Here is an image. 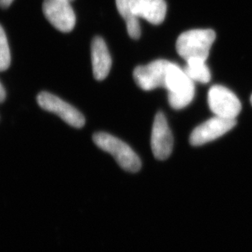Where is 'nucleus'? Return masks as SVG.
Masks as SVG:
<instances>
[{
	"instance_id": "a211bd4d",
	"label": "nucleus",
	"mask_w": 252,
	"mask_h": 252,
	"mask_svg": "<svg viewBox=\"0 0 252 252\" xmlns=\"http://www.w3.org/2000/svg\"><path fill=\"white\" fill-rule=\"evenodd\" d=\"M68 1H69V2H72V1H73V0H68Z\"/></svg>"
},
{
	"instance_id": "4468645a",
	"label": "nucleus",
	"mask_w": 252,
	"mask_h": 252,
	"mask_svg": "<svg viewBox=\"0 0 252 252\" xmlns=\"http://www.w3.org/2000/svg\"><path fill=\"white\" fill-rule=\"evenodd\" d=\"M11 64V53L4 30L0 25V72L8 69Z\"/></svg>"
},
{
	"instance_id": "423d86ee",
	"label": "nucleus",
	"mask_w": 252,
	"mask_h": 252,
	"mask_svg": "<svg viewBox=\"0 0 252 252\" xmlns=\"http://www.w3.org/2000/svg\"><path fill=\"white\" fill-rule=\"evenodd\" d=\"M171 62L156 60L146 65H140L134 69L133 77L136 84L145 91L166 87L167 72Z\"/></svg>"
},
{
	"instance_id": "ddd939ff",
	"label": "nucleus",
	"mask_w": 252,
	"mask_h": 252,
	"mask_svg": "<svg viewBox=\"0 0 252 252\" xmlns=\"http://www.w3.org/2000/svg\"><path fill=\"white\" fill-rule=\"evenodd\" d=\"M186 62L187 64L184 70L193 81L207 84L211 80V73L206 64V61L199 58H191Z\"/></svg>"
},
{
	"instance_id": "9b49d317",
	"label": "nucleus",
	"mask_w": 252,
	"mask_h": 252,
	"mask_svg": "<svg viewBox=\"0 0 252 252\" xmlns=\"http://www.w3.org/2000/svg\"><path fill=\"white\" fill-rule=\"evenodd\" d=\"M92 63L94 78L99 81L105 79L110 73L112 60L106 43L99 36L92 42Z\"/></svg>"
},
{
	"instance_id": "dca6fc26",
	"label": "nucleus",
	"mask_w": 252,
	"mask_h": 252,
	"mask_svg": "<svg viewBox=\"0 0 252 252\" xmlns=\"http://www.w3.org/2000/svg\"><path fill=\"white\" fill-rule=\"evenodd\" d=\"M5 98H6V92L3 86L0 83V103H2L5 100Z\"/></svg>"
},
{
	"instance_id": "6e6552de",
	"label": "nucleus",
	"mask_w": 252,
	"mask_h": 252,
	"mask_svg": "<svg viewBox=\"0 0 252 252\" xmlns=\"http://www.w3.org/2000/svg\"><path fill=\"white\" fill-rule=\"evenodd\" d=\"M237 124L236 119H228L215 116L200 124L191 133L189 142L193 146H200L217 140Z\"/></svg>"
},
{
	"instance_id": "f257e3e1",
	"label": "nucleus",
	"mask_w": 252,
	"mask_h": 252,
	"mask_svg": "<svg viewBox=\"0 0 252 252\" xmlns=\"http://www.w3.org/2000/svg\"><path fill=\"white\" fill-rule=\"evenodd\" d=\"M165 88L168 91L169 104L175 110L186 107L195 95L193 80L184 69L172 62L169 66Z\"/></svg>"
},
{
	"instance_id": "2eb2a0df",
	"label": "nucleus",
	"mask_w": 252,
	"mask_h": 252,
	"mask_svg": "<svg viewBox=\"0 0 252 252\" xmlns=\"http://www.w3.org/2000/svg\"><path fill=\"white\" fill-rule=\"evenodd\" d=\"M14 0H0V7L2 8H7Z\"/></svg>"
},
{
	"instance_id": "1a4fd4ad",
	"label": "nucleus",
	"mask_w": 252,
	"mask_h": 252,
	"mask_svg": "<svg viewBox=\"0 0 252 252\" xmlns=\"http://www.w3.org/2000/svg\"><path fill=\"white\" fill-rule=\"evenodd\" d=\"M173 136L167 124L164 114H156L151 133V149L155 157L158 160H166L173 150Z\"/></svg>"
},
{
	"instance_id": "f8f14e48",
	"label": "nucleus",
	"mask_w": 252,
	"mask_h": 252,
	"mask_svg": "<svg viewBox=\"0 0 252 252\" xmlns=\"http://www.w3.org/2000/svg\"><path fill=\"white\" fill-rule=\"evenodd\" d=\"M116 7L122 17L125 20L127 33L131 38L138 39L141 34L138 17L134 14L130 5V0H115Z\"/></svg>"
},
{
	"instance_id": "20e7f679",
	"label": "nucleus",
	"mask_w": 252,
	"mask_h": 252,
	"mask_svg": "<svg viewBox=\"0 0 252 252\" xmlns=\"http://www.w3.org/2000/svg\"><path fill=\"white\" fill-rule=\"evenodd\" d=\"M208 105L216 116L236 119L240 114L242 105L237 95L224 86L215 85L208 93Z\"/></svg>"
},
{
	"instance_id": "7ed1b4c3",
	"label": "nucleus",
	"mask_w": 252,
	"mask_h": 252,
	"mask_svg": "<svg viewBox=\"0 0 252 252\" xmlns=\"http://www.w3.org/2000/svg\"><path fill=\"white\" fill-rule=\"evenodd\" d=\"M93 141L100 149L112 155L124 170L137 172L141 168V161L138 155L120 139L106 132H97L94 134Z\"/></svg>"
},
{
	"instance_id": "f03ea898",
	"label": "nucleus",
	"mask_w": 252,
	"mask_h": 252,
	"mask_svg": "<svg viewBox=\"0 0 252 252\" xmlns=\"http://www.w3.org/2000/svg\"><path fill=\"white\" fill-rule=\"evenodd\" d=\"M216 40V33L212 30H192L179 36L176 51L182 58L188 61L199 58L207 61L210 49Z\"/></svg>"
},
{
	"instance_id": "0eeeda50",
	"label": "nucleus",
	"mask_w": 252,
	"mask_h": 252,
	"mask_svg": "<svg viewBox=\"0 0 252 252\" xmlns=\"http://www.w3.org/2000/svg\"><path fill=\"white\" fill-rule=\"evenodd\" d=\"M68 0H44L43 14L48 22L58 31L68 33L73 31L76 17Z\"/></svg>"
},
{
	"instance_id": "9d476101",
	"label": "nucleus",
	"mask_w": 252,
	"mask_h": 252,
	"mask_svg": "<svg viewBox=\"0 0 252 252\" xmlns=\"http://www.w3.org/2000/svg\"><path fill=\"white\" fill-rule=\"evenodd\" d=\"M131 10L137 17H142L153 25H159L167 13L165 0H130Z\"/></svg>"
},
{
	"instance_id": "f3484780",
	"label": "nucleus",
	"mask_w": 252,
	"mask_h": 252,
	"mask_svg": "<svg viewBox=\"0 0 252 252\" xmlns=\"http://www.w3.org/2000/svg\"><path fill=\"white\" fill-rule=\"evenodd\" d=\"M251 103H252V96H251Z\"/></svg>"
},
{
	"instance_id": "39448f33",
	"label": "nucleus",
	"mask_w": 252,
	"mask_h": 252,
	"mask_svg": "<svg viewBox=\"0 0 252 252\" xmlns=\"http://www.w3.org/2000/svg\"><path fill=\"white\" fill-rule=\"evenodd\" d=\"M37 101L42 109L57 114L70 126L81 128L85 124L84 115L76 108L52 93L42 92L37 96Z\"/></svg>"
}]
</instances>
